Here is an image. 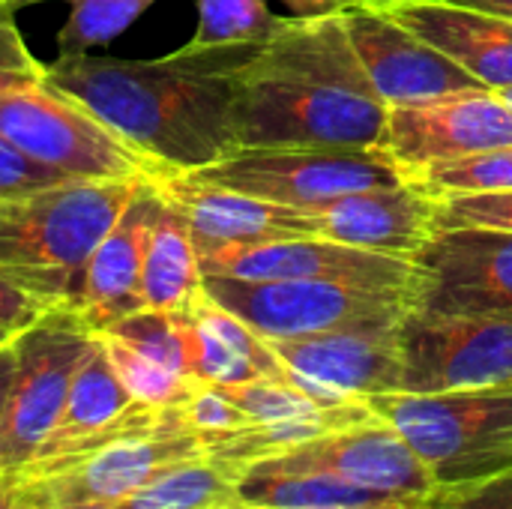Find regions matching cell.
I'll list each match as a JSON object with an SVG mask.
<instances>
[{"instance_id":"obj_1","label":"cell","mask_w":512,"mask_h":509,"mask_svg":"<svg viewBox=\"0 0 512 509\" xmlns=\"http://www.w3.org/2000/svg\"><path fill=\"white\" fill-rule=\"evenodd\" d=\"M258 45L183 48L162 60L60 54L42 81L81 102L159 171H201L237 150L234 75Z\"/></svg>"},{"instance_id":"obj_2","label":"cell","mask_w":512,"mask_h":509,"mask_svg":"<svg viewBox=\"0 0 512 509\" xmlns=\"http://www.w3.org/2000/svg\"><path fill=\"white\" fill-rule=\"evenodd\" d=\"M390 108L372 87L339 12L297 15L234 75L240 147H384Z\"/></svg>"},{"instance_id":"obj_3","label":"cell","mask_w":512,"mask_h":509,"mask_svg":"<svg viewBox=\"0 0 512 509\" xmlns=\"http://www.w3.org/2000/svg\"><path fill=\"white\" fill-rule=\"evenodd\" d=\"M144 180H63L0 195V276L72 306L84 261Z\"/></svg>"},{"instance_id":"obj_4","label":"cell","mask_w":512,"mask_h":509,"mask_svg":"<svg viewBox=\"0 0 512 509\" xmlns=\"http://www.w3.org/2000/svg\"><path fill=\"white\" fill-rule=\"evenodd\" d=\"M204 453V441L186 429L177 408L138 405L114 429L3 474L30 509L123 504L168 465Z\"/></svg>"},{"instance_id":"obj_5","label":"cell","mask_w":512,"mask_h":509,"mask_svg":"<svg viewBox=\"0 0 512 509\" xmlns=\"http://www.w3.org/2000/svg\"><path fill=\"white\" fill-rule=\"evenodd\" d=\"M366 405L408 441L438 489L512 471V387L387 393Z\"/></svg>"},{"instance_id":"obj_6","label":"cell","mask_w":512,"mask_h":509,"mask_svg":"<svg viewBox=\"0 0 512 509\" xmlns=\"http://www.w3.org/2000/svg\"><path fill=\"white\" fill-rule=\"evenodd\" d=\"M204 291L267 342L342 330H396L405 315L414 312V288L204 276Z\"/></svg>"},{"instance_id":"obj_7","label":"cell","mask_w":512,"mask_h":509,"mask_svg":"<svg viewBox=\"0 0 512 509\" xmlns=\"http://www.w3.org/2000/svg\"><path fill=\"white\" fill-rule=\"evenodd\" d=\"M0 141L63 180H135L159 171L81 102L45 81L0 90Z\"/></svg>"},{"instance_id":"obj_8","label":"cell","mask_w":512,"mask_h":509,"mask_svg":"<svg viewBox=\"0 0 512 509\" xmlns=\"http://www.w3.org/2000/svg\"><path fill=\"white\" fill-rule=\"evenodd\" d=\"M189 174L297 210L411 180L387 147H240L222 162Z\"/></svg>"},{"instance_id":"obj_9","label":"cell","mask_w":512,"mask_h":509,"mask_svg":"<svg viewBox=\"0 0 512 509\" xmlns=\"http://www.w3.org/2000/svg\"><path fill=\"white\" fill-rule=\"evenodd\" d=\"M93 339L96 330H90L69 303L48 309L12 339L15 372L0 423V474L39 456L63 414L69 384Z\"/></svg>"},{"instance_id":"obj_10","label":"cell","mask_w":512,"mask_h":509,"mask_svg":"<svg viewBox=\"0 0 512 509\" xmlns=\"http://www.w3.org/2000/svg\"><path fill=\"white\" fill-rule=\"evenodd\" d=\"M402 393L512 387V321L408 312L399 324Z\"/></svg>"},{"instance_id":"obj_11","label":"cell","mask_w":512,"mask_h":509,"mask_svg":"<svg viewBox=\"0 0 512 509\" xmlns=\"http://www.w3.org/2000/svg\"><path fill=\"white\" fill-rule=\"evenodd\" d=\"M414 267V309L512 321V231L438 228Z\"/></svg>"},{"instance_id":"obj_12","label":"cell","mask_w":512,"mask_h":509,"mask_svg":"<svg viewBox=\"0 0 512 509\" xmlns=\"http://www.w3.org/2000/svg\"><path fill=\"white\" fill-rule=\"evenodd\" d=\"M342 21L372 87L387 108H408L453 93L486 90L480 78L399 24L387 9L351 3L342 9Z\"/></svg>"},{"instance_id":"obj_13","label":"cell","mask_w":512,"mask_h":509,"mask_svg":"<svg viewBox=\"0 0 512 509\" xmlns=\"http://www.w3.org/2000/svg\"><path fill=\"white\" fill-rule=\"evenodd\" d=\"M204 276L231 279H309L360 288H414L417 267L408 258L354 249L327 237L297 234L252 246H222L198 252Z\"/></svg>"},{"instance_id":"obj_14","label":"cell","mask_w":512,"mask_h":509,"mask_svg":"<svg viewBox=\"0 0 512 509\" xmlns=\"http://www.w3.org/2000/svg\"><path fill=\"white\" fill-rule=\"evenodd\" d=\"M288 381L321 405H366L402 393V348L396 330H342L270 342Z\"/></svg>"},{"instance_id":"obj_15","label":"cell","mask_w":512,"mask_h":509,"mask_svg":"<svg viewBox=\"0 0 512 509\" xmlns=\"http://www.w3.org/2000/svg\"><path fill=\"white\" fill-rule=\"evenodd\" d=\"M258 462L285 471L330 474L390 498H432L438 492L420 456L378 414Z\"/></svg>"},{"instance_id":"obj_16","label":"cell","mask_w":512,"mask_h":509,"mask_svg":"<svg viewBox=\"0 0 512 509\" xmlns=\"http://www.w3.org/2000/svg\"><path fill=\"white\" fill-rule=\"evenodd\" d=\"M384 147L417 174L438 162H453L512 147V105L498 90H468L435 102L390 108Z\"/></svg>"},{"instance_id":"obj_17","label":"cell","mask_w":512,"mask_h":509,"mask_svg":"<svg viewBox=\"0 0 512 509\" xmlns=\"http://www.w3.org/2000/svg\"><path fill=\"white\" fill-rule=\"evenodd\" d=\"M441 198L414 177L402 186L366 189L303 207L315 234L381 255L414 261L423 243L438 231Z\"/></svg>"},{"instance_id":"obj_18","label":"cell","mask_w":512,"mask_h":509,"mask_svg":"<svg viewBox=\"0 0 512 509\" xmlns=\"http://www.w3.org/2000/svg\"><path fill=\"white\" fill-rule=\"evenodd\" d=\"M153 183L159 195L186 216L198 252L315 234L303 210L198 180L189 171H156Z\"/></svg>"},{"instance_id":"obj_19","label":"cell","mask_w":512,"mask_h":509,"mask_svg":"<svg viewBox=\"0 0 512 509\" xmlns=\"http://www.w3.org/2000/svg\"><path fill=\"white\" fill-rule=\"evenodd\" d=\"M159 204L162 195L153 177H147L84 261L72 306L90 324V330L99 333L120 318L144 309L141 270Z\"/></svg>"},{"instance_id":"obj_20","label":"cell","mask_w":512,"mask_h":509,"mask_svg":"<svg viewBox=\"0 0 512 509\" xmlns=\"http://www.w3.org/2000/svg\"><path fill=\"white\" fill-rule=\"evenodd\" d=\"M189 375L198 384H246L258 378L288 381V369L276 357L273 345L258 336L249 324L219 306L207 291L183 309Z\"/></svg>"},{"instance_id":"obj_21","label":"cell","mask_w":512,"mask_h":509,"mask_svg":"<svg viewBox=\"0 0 512 509\" xmlns=\"http://www.w3.org/2000/svg\"><path fill=\"white\" fill-rule=\"evenodd\" d=\"M399 24L465 66L489 90L512 87V21L453 3H405L387 9Z\"/></svg>"},{"instance_id":"obj_22","label":"cell","mask_w":512,"mask_h":509,"mask_svg":"<svg viewBox=\"0 0 512 509\" xmlns=\"http://www.w3.org/2000/svg\"><path fill=\"white\" fill-rule=\"evenodd\" d=\"M135 408H138V402L129 396V390L117 378V372H114V366H111V360L105 354V345H102V339L96 333L93 345L87 348L84 360L75 369L63 414H60L51 438L45 441V447L39 450L36 459L57 456V453L81 444V441H90V438L114 429Z\"/></svg>"},{"instance_id":"obj_23","label":"cell","mask_w":512,"mask_h":509,"mask_svg":"<svg viewBox=\"0 0 512 509\" xmlns=\"http://www.w3.org/2000/svg\"><path fill=\"white\" fill-rule=\"evenodd\" d=\"M204 294V273L186 216L162 198L144 252V309L183 312Z\"/></svg>"},{"instance_id":"obj_24","label":"cell","mask_w":512,"mask_h":509,"mask_svg":"<svg viewBox=\"0 0 512 509\" xmlns=\"http://www.w3.org/2000/svg\"><path fill=\"white\" fill-rule=\"evenodd\" d=\"M126 509H240V468L219 456H192L168 465L135 495Z\"/></svg>"},{"instance_id":"obj_25","label":"cell","mask_w":512,"mask_h":509,"mask_svg":"<svg viewBox=\"0 0 512 509\" xmlns=\"http://www.w3.org/2000/svg\"><path fill=\"white\" fill-rule=\"evenodd\" d=\"M285 3L309 15L297 0H285ZM294 18L273 12L270 0H198V30L189 48L264 45L273 36H279Z\"/></svg>"},{"instance_id":"obj_26","label":"cell","mask_w":512,"mask_h":509,"mask_svg":"<svg viewBox=\"0 0 512 509\" xmlns=\"http://www.w3.org/2000/svg\"><path fill=\"white\" fill-rule=\"evenodd\" d=\"M102 345H105V354L117 372V378L123 381V387L129 390V396L138 402V405H147V408H180L186 402V396L195 390L198 381H192L189 375H180L138 351H132L129 345L111 339V336H102Z\"/></svg>"},{"instance_id":"obj_27","label":"cell","mask_w":512,"mask_h":509,"mask_svg":"<svg viewBox=\"0 0 512 509\" xmlns=\"http://www.w3.org/2000/svg\"><path fill=\"white\" fill-rule=\"evenodd\" d=\"M411 177L438 198L471 192H512V147L438 162Z\"/></svg>"},{"instance_id":"obj_28","label":"cell","mask_w":512,"mask_h":509,"mask_svg":"<svg viewBox=\"0 0 512 509\" xmlns=\"http://www.w3.org/2000/svg\"><path fill=\"white\" fill-rule=\"evenodd\" d=\"M246 417L249 423H285V420H315L327 417L345 405H321L291 381H276V378H258L246 384H228L219 387Z\"/></svg>"},{"instance_id":"obj_29","label":"cell","mask_w":512,"mask_h":509,"mask_svg":"<svg viewBox=\"0 0 512 509\" xmlns=\"http://www.w3.org/2000/svg\"><path fill=\"white\" fill-rule=\"evenodd\" d=\"M69 18L57 36L60 54H84L120 36L156 0H69Z\"/></svg>"},{"instance_id":"obj_30","label":"cell","mask_w":512,"mask_h":509,"mask_svg":"<svg viewBox=\"0 0 512 509\" xmlns=\"http://www.w3.org/2000/svg\"><path fill=\"white\" fill-rule=\"evenodd\" d=\"M177 411H180L186 429L195 432L204 441V447L252 426L249 417L216 384H195V390L186 396V402Z\"/></svg>"},{"instance_id":"obj_31","label":"cell","mask_w":512,"mask_h":509,"mask_svg":"<svg viewBox=\"0 0 512 509\" xmlns=\"http://www.w3.org/2000/svg\"><path fill=\"white\" fill-rule=\"evenodd\" d=\"M498 228L512 231V192L447 195L438 204V228Z\"/></svg>"},{"instance_id":"obj_32","label":"cell","mask_w":512,"mask_h":509,"mask_svg":"<svg viewBox=\"0 0 512 509\" xmlns=\"http://www.w3.org/2000/svg\"><path fill=\"white\" fill-rule=\"evenodd\" d=\"M45 63H39L24 45L15 27V9L0 0V90H15L42 81Z\"/></svg>"},{"instance_id":"obj_33","label":"cell","mask_w":512,"mask_h":509,"mask_svg":"<svg viewBox=\"0 0 512 509\" xmlns=\"http://www.w3.org/2000/svg\"><path fill=\"white\" fill-rule=\"evenodd\" d=\"M432 504L435 509H512V471L462 489H438Z\"/></svg>"},{"instance_id":"obj_34","label":"cell","mask_w":512,"mask_h":509,"mask_svg":"<svg viewBox=\"0 0 512 509\" xmlns=\"http://www.w3.org/2000/svg\"><path fill=\"white\" fill-rule=\"evenodd\" d=\"M54 183H63V177L24 159L18 150H12L6 141H0V195L30 192V189H42V186H54Z\"/></svg>"},{"instance_id":"obj_35","label":"cell","mask_w":512,"mask_h":509,"mask_svg":"<svg viewBox=\"0 0 512 509\" xmlns=\"http://www.w3.org/2000/svg\"><path fill=\"white\" fill-rule=\"evenodd\" d=\"M48 309H54V306L0 276V330L18 336L21 330L36 324Z\"/></svg>"},{"instance_id":"obj_36","label":"cell","mask_w":512,"mask_h":509,"mask_svg":"<svg viewBox=\"0 0 512 509\" xmlns=\"http://www.w3.org/2000/svg\"><path fill=\"white\" fill-rule=\"evenodd\" d=\"M12 339L0 345V423H3L6 399H9V387H12V372H15V345H12Z\"/></svg>"},{"instance_id":"obj_37","label":"cell","mask_w":512,"mask_h":509,"mask_svg":"<svg viewBox=\"0 0 512 509\" xmlns=\"http://www.w3.org/2000/svg\"><path fill=\"white\" fill-rule=\"evenodd\" d=\"M453 6H465V9H477L486 15H498V18H510L512 21V0H444Z\"/></svg>"},{"instance_id":"obj_38","label":"cell","mask_w":512,"mask_h":509,"mask_svg":"<svg viewBox=\"0 0 512 509\" xmlns=\"http://www.w3.org/2000/svg\"><path fill=\"white\" fill-rule=\"evenodd\" d=\"M261 509V507H240ZM315 509H435L432 498H405V501H384V504H366V507H315Z\"/></svg>"},{"instance_id":"obj_39","label":"cell","mask_w":512,"mask_h":509,"mask_svg":"<svg viewBox=\"0 0 512 509\" xmlns=\"http://www.w3.org/2000/svg\"><path fill=\"white\" fill-rule=\"evenodd\" d=\"M0 509H30L21 501V495H18L9 474H0Z\"/></svg>"},{"instance_id":"obj_40","label":"cell","mask_w":512,"mask_h":509,"mask_svg":"<svg viewBox=\"0 0 512 509\" xmlns=\"http://www.w3.org/2000/svg\"><path fill=\"white\" fill-rule=\"evenodd\" d=\"M309 15H324V12H339L351 3H366V0H297Z\"/></svg>"},{"instance_id":"obj_41","label":"cell","mask_w":512,"mask_h":509,"mask_svg":"<svg viewBox=\"0 0 512 509\" xmlns=\"http://www.w3.org/2000/svg\"><path fill=\"white\" fill-rule=\"evenodd\" d=\"M369 6L378 9H393V6H405V3H441V0H366Z\"/></svg>"},{"instance_id":"obj_42","label":"cell","mask_w":512,"mask_h":509,"mask_svg":"<svg viewBox=\"0 0 512 509\" xmlns=\"http://www.w3.org/2000/svg\"><path fill=\"white\" fill-rule=\"evenodd\" d=\"M54 509H126L123 504H66V507Z\"/></svg>"},{"instance_id":"obj_43","label":"cell","mask_w":512,"mask_h":509,"mask_svg":"<svg viewBox=\"0 0 512 509\" xmlns=\"http://www.w3.org/2000/svg\"><path fill=\"white\" fill-rule=\"evenodd\" d=\"M498 96H501L507 105H512V87H501V90H498Z\"/></svg>"},{"instance_id":"obj_44","label":"cell","mask_w":512,"mask_h":509,"mask_svg":"<svg viewBox=\"0 0 512 509\" xmlns=\"http://www.w3.org/2000/svg\"><path fill=\"white\" fill-rule=\"evenodd\" d=\"M3 3H9L12 9H18V6H30V3H39V0H3Z\"/></svg>"},{"instance_id":"obj_45","label":"cell","mask_w":512,"mask_h":509,"mask_svg":"<svg viewBox=\"0 0 512 509\" xmlns=\"http://www.w3.org/2000/svg\"><path fill=\"white\" fill-rule=\"evenodd\" d=\"M9 339H12V333H6V330H0V345H3V342H9Z\"/></svg>"}]
</instances>
